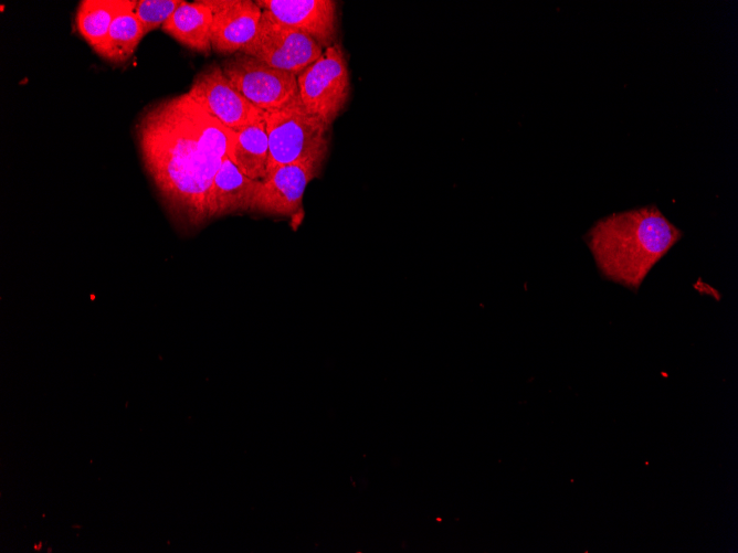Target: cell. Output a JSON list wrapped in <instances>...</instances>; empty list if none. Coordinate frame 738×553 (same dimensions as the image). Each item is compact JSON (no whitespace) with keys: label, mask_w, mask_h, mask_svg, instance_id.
<instances>
[{"label":"cell","mask_w":738,"mask_h":553,"mask_svg":"<svg viewBox=\"0 0 738 553\" xmlns=\"http://www.w3.org/2000/svg\"><path fill=\"white\" fill-rule=\"evenodd\" d=\"M135 135L146 171L171 220L184 231L209 222V193L234 130L209 115L187 93L150 104Z\"/></svg>","instance_id":"1"},{"label":"cell","mask_w":738,"mask_h":553,"mask_svg":"<svg viewBox=\"0 0 738 553\" xmlns=\"http://www.w3.org/2000/svg\"><path fill=\"white\" fill-rule=\"evenodd\" d=\"M682 235L655 205H647L599 220L586 241L605 278L636 290Z\"/></svg>","instance_id":"2"},{"label":"cell","mask_w":738,"mask_h":553,"mask_svg":"<svg viewBox=\"0 0 738 553\" xmlns=\"http://www.w3.org/2000/svg\"><path fill=\"white\" fill-rule=\"evenodd\" d=\"M263 118L268 138L266 177L277 167L296 162L323 167L329 150L330 126L309 114L301 98L283 108L264 111Z\"/></svg>","instance_id":"3"},{"label":"cell","mask_w":738,"mask_h":553,"mask_svg":"<svg viewBox=\"0 0 738 553\" xmlns=\"http://www.w3.org/2000/svg\"><path fill=\"white\" fill-rule=\"evenodd\" d=\"M297 85L306 110L331 126L350 96V75L341 44L337 42L325 49L297 75Z\"/></svg>","instance_id":"4"},{"label":"cell","mask_w":738,"mask_h":553,"mask_svg":"<svg viewBox=\"0 0 738 553\" xmlns=\"http://www.w3.org/2000/svg\"><path fill=\"white\" fill-rule=\"evenodd\" d=\"M232 86L263 111L283 108L299 98L297 76L238 52L221 62Z\"/></svg>","instance_id":"5"},{"label":"cell","mask_w":738,"mask_h":553,"mask_svg":"<svg viewBox=\"0 0 738 553\" xmlns=\"http://www.w3.org/2000/svg\"><path fill=\"white\" fill-rule=\"evenodd\" d=\"M240 52L297 76L323 54L324 49L307 34L263 10L254 38Z\"/></svg>","instance_id":"6"},{"label":"cell","mask_w":738,"mask_h":553,"mask_svg":"<svg viewBox=\"0 0 738 553\" xmlns=\"http://www.w3.org/2000/svg\"><path fill=\"white\" fill-rule=\"evenodd\" d=\"M188 94L209 115L234 131L263 120L264 111L232 86L218 63L207 65L193 77Z\"/></svg>","instance_id":"7"},{"label":"cell","mask_w":738,"mask_h":553,"mask_svg":"<svg viewBox=\"0 0 738 553\" xmlns=\"http://www.w3.org/2000/svg\"><path fill=\"white\" fill-rule=\"evenodd\" d=\"M320 170L321 166L312 162L277 167L263 180L250 211L277 216L296 213L307 184Z\"/></svg>","instance_id":"8"},{"label":"cell","mask_w":738,"mask_h":553,"mask_svg":"<svg viewBox=\"0 0 738 553\" xmlns=\"http://www.w3.org/2000/svg\"><path fill=\"white\" fill-rule=\"evenodd\" d=\"M277 21L310 36L323 49L337 43V2L331 0H257Z\"/></svg>","instance_id":"9"},{"label":"cell","mask_w":738,"mask_h":553,"mask_svg":"<svg viewBox=\"0 0 738 553\" xmlns=\"http://www.w3.org/2000/svg\"><path fill=\"white\" fill-rule=\"evenodd\" d=\"M203 1L212 11V51L225 56L240 52L254 38L263 10L251 0Z\"/></svg>","instance_id":"10"},{"label":"cell","mask_w":738,"mask_h":553,"mask_svg":"<svg viewBox=\"0 0 738 553\" xmlns=\"http://www.w3.org/2000/svg\"><path fill=\"white\" fill-rule=\"evenodd\" d=\"M262 182L246 177L225 157L210 189L209 220L250 211Z\"/></svg>","instance_id":"11"},{"label":"cell","mask_w":738,"mask_h":553,"mask_svg":"<svg viewBox=\"0 0 738 553\" xmlns=\"http://www.w3.org/2000/svg\"><path fill=\"white\" fill-rule=\"evenodd\" d=\"M211 24L212 11L203 0L182 1L161 30L187 49L209 55L212 51Z\"/></svg>","instance_id":"12"},{"label":"cell","mask_w":738,"mask_h":553,"mask_svg":"<svg viewBox=\"0 0 738 553\" xmlns=\"http://www.w3.org/2000/svg\"><path fill=\"white\" fill-rule=\"evenodd\" d=\"M135 0H83L75 23L78 33L97 52L104 43L113 21L122 13L133 11Z\"/></svg>","instance_id":"13"},{"label":"cell","mask_w":738,"mask_h":553,"mask_svg":"<svg viewBox=\"0 0 738 553\" xmlns=\"http://www.w3.org/2000/svg\"><path fill=\"white\" fill-rule=\"evenodd\" d=\"M229 158L246 177L264 180L268 160V138L264 118L234 131Z\"/></svg>","instance_id":"14"},{"label":"cell","mask_w":738,"mask_h":553,"mask_svg":"<svg viewBox=\"0 0 738 553\" xmlns=\"http://www.w3.org/2000/svg\"><path fill=\"white\" fill-rule=\"evenodd\" d=\"M145 29L133 11L119 14L112 23L107 36L96 52L113 64L126 62L146 35Z\"/></svg>","instance_id":"15"},{"label":"cell","mask_w":738,"mask_h":553,"mask_svg":"<svg viewBox=\"0 0 738 553\" xmlns=\"http://www.w3.org/2000/svg\"><path fill=\"white\" fill-rule=\"evenodd\" d=\"M181 3L182 0H138L133 12L148 33L162 26Z\"/></svg>","instance_id":"16"}]
</instances>
